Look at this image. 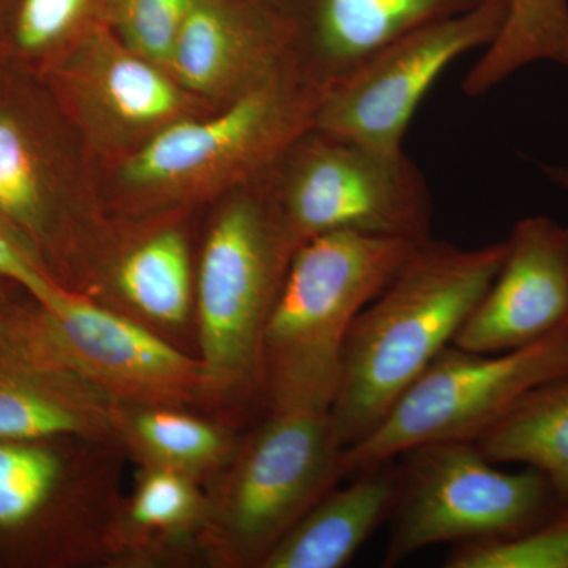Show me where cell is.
<instances>
[{"mask_svg":"<svg viewBox=\"0 0 568 568\" xmlns=\"http://www.w3.org/2000/svg\"><path fill=\"white\" fill-rule=\"evenodd\" d=\"M506 252V241L462 248L426 239L362 310L347 336L338 390L328 410L345 450L365 439L454 343Z\"/></svg>","mask_w":568,"mask_h":568,"instance_id":"cell-1","label":"cell"},{"mask_svg":"<svg viewBox=\"0 0 568 568\" xmlns=\"http://www.w3.org/2000/svg\"><path fill=\"white\" fill-rule=\"evenodd\" d=\"M417 244L332 233L298 246L261 338L257 387L268 413L331 410L354 321Z\"/></svg>","mask_w":568,"mask_h":568,"instance_id":"cell-2","label":"cell"},{"mask_svg":"<svg viewBox=\"0 0 568 568\" xmlns=\"http://www.w3.org/2000/svg\"><path fill=\"white\" fill-rule=\"evenodd\" d=\"M323 97L291 63L215 114L182 119L123 156L121 192L138 207H168L260 181L315 125Z\"/></svg>","mask_w":568,"mask_h":568,"instance_id":"cell-3","label":"cell"},{"mask_svg":"<svg viewBox=\"0 0 568 568\" xmlns=\"http://www.w3.org/2000/svg\"><path fill=\"white\" fill-rule=\"evenodd\" d=\"M298 246L267 174L227 194L215 213L194 280L212 395H260L261 338Z\"/></svg>","mask_w":568,"mask_h":568,"instance_id":"cell-4","label":"cell"},{"mask_svg":"<svg viewBox=\"0 0 568 568\" xmlns=\"http://www.w3.org/2000/svg\"><path fill=\"white\" fill-rule=\"evenodd\" d=\"M328 410L268 413L242 440L211 499L204 537L227 566L260 567L306 511L345 477Z\"/></svg>","mask_w":568,"mask_h":568,"instance_id":"cell-5","label":"cell"},{"mask_svg":"<svg viewBox=\"0 0 568 568\" xmlns=\"http://www.w3.org/2000/svg\"><path fill=\"white\" fill-rule=\"evenodd\" d=\"M267 179L301 245L332 233L432 237V193L405 151H381L313 125Z\"/></svg>","mask_w":568,"mask_h":568,"instance_id":"cell-6","label":"cell"},{"mask_svg":"<svg viewBox=\"0 0 568 568\" xmlns=\"http://www.w3.org/2000/svg\"><path fill=\"white\" fill-rule=\"evenodd\" d=\"M567 373L568 324L507 353L450 345L365 439L346 448L343 474L357 476L428 444L477 443L523 396Z\"/></svg>","mask_w":568,"mask_h":568,"instance_id":"cell-7","label":"cell"},{"mask_svg":"<svg viewBox=\"0 0 568 568\" xmlns=\"http://www.w3.org/2000/svg\"><path fill=\"white\" fill-rule=\"evenodd\" d=\"M405 455L386 567L437 544L518 536L562 508L544 474L496 469L476 443L428 444Z\"/></svg>","mask_w":568,"mask_h":568,"instance_id":"cell-8","label":"cell"},{"mask_svg":"<svg viewBox=\"0 0 568 568\" xmlns=\"http://www.w3.org/2000/svg\"><path fill=\"white\" fill-rule=\"evenodd\" d=\"M506 14L507 0H485L384 44L325 91L316 129L381 151H405L407 126L437 78L467 52L485 50Z\"/></svg>","mask_w":568,"mask_h":568,"instance_id":"cell-9","label":"cell"},{"mask_svg":"<svg viewBox=\"0 0 568 568\" xmlns=\"http://www.w3.org/2000/svg\"><path fill=\"white\" fill-rule=\"evenodd\" d=\"M41 308L51 361L112 405L183 407L212 396L200 357L133 317L63 287Z\"/></svg>","mask_w":568,"mask_h":568,"instance_id":"cell-10","label":"cell"},{"mask_svg":"<svg viewBox=\"0 0 568 568\" xmlns=\"http://www.w3.org/2000/svg\"><path fill=\"white\" fill-rule=\"evenodd\" d=\"M52 67L63 103L88 141L122 156L173 123L203 114L207 103L162 65L125 47L104 24Z\"/></svg>","mask_w":568,"mask_h":568,"instance_id":"cell-11","label":"cell"},{"mask_svg":"<svg viewBox=\"0 0 568 568\" xmlns=\"http://www.w3.org/2000/svg\"><path fill=\"white\" fill-rule=\"evenodd\" d=\"M506 242L499 272L452 343L459 349L507 353L568 324V227L529 216Z\"/></svg>","mask_w":568,"mask_h":568,"instance_id":"cell-12","label":"cell"},{"mask_svg":"<svg viewBox=\"0 0 568 568\" xmlns=\"http://www.w3.org/2000/svg\"><path fill=\"white\" fill-rule=\"evenodd\" d=\"M291 63L293 32L271 0H193L168 71L193 95L226 104Z\"/></svg>","mask_w":568,"mask_h":568,"instance_id":"cell-13","label":"cell"},{"mask_svg":"<svg viewBox=\"0 0 568 568\" xmlns=\"http://www.w3.org/2000/svg\"><path fill=\"white\" fill-rule=\"evenodd\" d=\"M293 32V54L324 93L398 37L485 0H271Z\"/></svg>","mask_w":568,"mask_h":568,"instance_id":"cell-14","label":"cell"},{"mask_svg":"<svg viewBox=\"0 0 568 568\" xmlns=\"http://www.w3.org/2000/svg\"><path fill=\"white\" fill-rule=\"evenodd\" d=\"M398 473L392 463L353 477L306 511L265 556L261 568H342L392 515Z\"/></svg>","mask_w":568,"mask_h":568,"instance_id":"cell-15","label":"cell"},{"mask_svg":"<svg viewBox=\"0 0 568 568\" xmlns=\"http://www.w3.org/2000/svg\"><path fill=\"white\" fill-rule=\"evenodd\" d=\"M104 280L129 316L149 328L178 331L193 312L192 254L186 234L175 224L126 242L108 264Z\"/></svg>","mask_w":568,"mask_h":568,"instance_id":"cell-16","label":"cell"},{"mask_svg":"<svg viewBox=\"0 0 568 568\" xmlns=\"http://www.w3.org/2000/svg\"><path fill=\"white\" fill-rule=\"evenodd\" d=\"M112 414L110 399L65 369L47 381L0 376V440L106 439L114 437Z\"/></svg>","mask_w":568,"mask_h":568,"instance_id":"cell-17","label":"cell"},{"mask_svg":"<svg viewBox=\"0 0 568 568\" xmlns=\"http://www.w3.org/2000/svg\"><path fill=\"white\" fill-rule=\"evenodd\" d=\"M114 437L141 466L162 467L201 481L230 467L242 440L226 426L174 406L114 405Z\"/></svg>","mask_w":568,"mask_h":568,"instance_id":"cell-18","label":"cell"},{"mask_svg":"<svg viewBox=\"0 0 568 568\" xmlns=\"http://www.w3.org/2000/svg\"><path fill=\"white\" fill-rule=\"evenodd\" d=\"M58 156L24 112L0 106V216L18 234H43L65 200Z\"/></svg>","mask_w":568,"mask_h":568,"instance_id":"cell-19","label":"cell"},{"mask_svg":"<svg viewBox=\"0 0 568 568\" xmlns=\"http://www.w3.org/2000/svg\"><path fill=\"white\" fill-rule=\"evenodd\" d=\"M476 444L489 462L544 474L568 507V373L523 396Z\"/></svg>","mask_w":568,"mask_h":568,"instance_id":"cell-20","label":"cell"},{"mask_svg":"<svg viewBox=\"0 0 568 568\" xmlns=\"http://www.w3.org/2000/svg\"><path fill=\"white\" fill-rule=\"evenodd\" d=\"M209 514L211 499L201 493L200 481L162 467L141 466L132 497L112 529V544L133 556H148L152 549L204 536Z\"/></svg>","mask_w":568,"mask_h":568,"instance_id":"cell-21","label":"cell"},{"mask_svg":"<svg viewBox=\"0 0 568 568\" xmlns=\"http://www.w3.org/2000/svg\"><path fill=\"white\" fill-rule=\"evenodd\" d=\"M536 62L568 71V0H507L503 29L466 74L463 91L485 95Z\"/></svg>","mask_w":568,"mask_h":568,"instance_id":"cell-22","label":"cell"},{"mask_svg":"<svg viewBox=\"0 0 568 568\" xmlns=\"http://www.w3.org/2000/svg\"><path fill=\"white\" fill-rule=\"evenodd\" d=\"M103 22V0H2L0 33L32 61H59Z\"/></svg>","mask_w":568,"mask_h":568,"instance_id":"cell-23","label":"cell"},{"mask_svg":"<svg viewBox=\"0 0 568 568\" xmlns=\"http://www.w3.org/2000/svg\"><path fill=\"white\" fill-rule=\"evenodd\" d=\"M447 568H568V507L526 532L458 545Z\"/></svg>","mask_w":568,"mask_h":568,"instance_id":"cell-24","label":"cell"},{"mask_svg":"<svg viewBox=\"0 0 568 568\" xmlns=\"http://www.w3.org/2000/svg\"><path fill=\"white\" fill-rule=\"evenodd\" d=\"M193 0H103V22L130 50L168 70Z\"/></svg>","mask_w":568,"mask_h":568,"instance_id":"cell-25","label":"cell"},{"mask_svg":"<svg viewBox=\"0 0 568 568\" xmlns=\"http://www.w3.org/2000/svg\"><path fill=\"white\" fill-rule=\"evenodd\" d=\"M61 477V459L47 448L0 440V526L21 525L37 514Z\"/></svg>","mask_w":568,"mask_h":568,"instance_id":"cell-26","label":"cell"},{"mask_svg":"<svg viewBox=\"0 0 568 568\" xmlns=\"http://www.w3.org/2000/svg\"><path fill=\"white\" fill-rule=\"evenodd\" d=\"M0 276L21 284L41 306L50 304L62 286L37 263L21 235L0 216Z\"/></svg>","mask_w":568,"mask_h":568,"instance_id":"cell-27","label":"cell"},{"mask_svg":"<svg viewBox=\"0 0 568 568\" xmlns=\"http://www.w3.org/2000/svg\"><path fill=\"white\" fill-rule=\"evenodd\" d=\"M547 173L552 182L558 183L564 190L568 192V170L566 168H548Z\"/></svg>","mask_w":568,"mask_h":568,"instance_id":"cell-28","label":"cell"},{"mask_svg":"<svg viewBox=\"0 0 568 568\" xmlns=\"http://www.w3.org/2000/svg\"><path fill=\"white\" fill-rule=\"evenodd\" d=\"M0 2H2V0H0Z\"/></svg>","mask_w":568,"mask_h":568,"instance_id":"cell-29","label":"cell"}]
</instances>
